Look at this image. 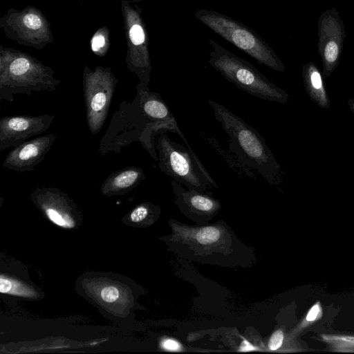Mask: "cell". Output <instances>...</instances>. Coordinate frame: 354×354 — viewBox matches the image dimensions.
I'll return each instance as SVG.
<instances>
[{
	"label": "cell",
	"instance_id": "obj_1",
	"mask_svg": "<svg viewBox=\"0 0 354 354\" xmlns=\"http://www.w3.org/2000/svg\"><path fill=\"white\" fill-rule=\"evenodd\" d=\"M167 244L178 256L201 263L223 267L251 266L254 254L223 221L212 225H188L169 222Z\"/></svg>",
	"mask_w": 354,
	"mask_h": 354
},
{
	"label": "cell",
	"instance_id": "obj_2",
	"mask_svg": "<svg viewBox=\"0 0 354 354\" xmlns=\"http://www.w3.org/2000/svg\"><path fill=\"white\" fill-rule=\"evenodd\" d=\"M208 104L227 135L230 151L240 164L255 171L270 185L279 187L282 182L281 168L264 138L223 105L211 100Z\"/></svg>",
	"mask_w": 354,
	"mask_h": 354
},
{
	"label": "cell",
	"instance_id": "obj_3",
	"mask_svg": "<svg viewBox=\"0 0 354 354\" xmlns=\"http://www.w3.org/2000/svg\"><path fill=\"white\" fill-rule=\"evenodd\" d=\"M136 96L130 106V128L133 140H138L150 156L158 160L155 136L171 131L189 144L178 127L170 109L158 93L151 91L140 82L136 86Z\"/></svg>",
	"mask_w": 354,
	"mask_h": 354
},
{
	"label": "cell",
	"instance_id": "obj_4",
	"mask_svg": "<svg viewBox=\"0 0 354 354\" xmlns=\"http://www.w3.org/2000/svg\"><path fill=\"white\" fill-rule=\"evenodd\" d=\"M161 172L188 189L204 192L218 185L192 147L173 141L165 132L158 134L155 142Z\"/></svg>",
	"mask_w": 354,
	"mask_h": 354
},
{
	"label": "cell",
	"instance_id": "obj_5",
	"mask_svg": "<svg viewBox=\"0 0 354 354\" xmlns=\"http://www.w3.org/2000/svg\"><path fill=\"white\" fill-rule=\"evenodd\" d=\"M210 64L227 81L262 100L285 104L288 93L248 62L227 53L213 54Z\"/></svg>",
	"mask_w": 354,
	"mask_h": 354
},
{
	"label": "cell",
	"instance_id": "obj_6",
	"mask_svg": "<svg viewBox=\"0 0 354 354\" xmlns=\"http://www.w3.org/2000/svg\"><path fill=\"white\" fill-rule=\"evenodd\" d=\"M60 81L49 73L35 66L25 57L12 60L7 69L1 71L0 77V101L12 102L14 95H30L35 92H54L57 90Z\"/></svg>",
	"mask_w": 354,
	"mask_h": 354
},
{
	"label": "cell",
	"instance_id": "obj_7",
	"mask_svg": "<svg viewBox=\"0 0 354 354\" xmlns=\"http://www.w3.org/2000/svg\"><path fill=\"white\" fill-rule=\"evenodd\" d=\"M118 80L104 71L86 73L83 80L86 118L90 132L99 133L106 120Z\"/></svg>",
	"mask_w": 354,
	"mask_h": 354
},
{
	"label": "cell",
	"instance_id": "obj_8",
	"mask_svg": "<svg viewBox=\"0 0 354 354\" xmlns=\"http://www.w3.org/2000/svg\"><path fill=\"white\" fill-rule=\"evenodd\" d=\"M205 24L254 57L259 63L274 70L284 71L285 67L276 55L245 28L221 16L206 15L198 17Z\"/></svg>",
	"mask_w": 354,
	"mask_h": 354
},
{
	"label": "cell",
	"instance_id": "obj_9",
	"mask_svg": "<svg viewBox=\"0 0 354 354\" xmlns=\"http://www.w3.org/2000/svg\"><path fill=\"white\" fill-rule=\"evenodd\" d=\"M318 53L322 64V77L328 78L339 65L346 37L344 21L335 8L324 10L317 22Z\"/></svg>",
	"mask_w": 354,
	"mask_h": 354
},
{
	"label": "cell",
	"instance_id": "obj_10",
	"mask_svg": "<svg viewBox=\"0 0 354 354\" xmlns=\"http://www.w3.org/2000/svg\"><path fill=\"white\" fill-rule=\"evenodd\" d=\"M55 116L15 115L0 119V151L17 147L32 137L46 133L51 126Z\"/></svg>",
	"mask_w": 354,
	"mask_h": 354
},
{
	"label": "cell",
	"instance_id": "obj_11",
	"mask_svg": "<svg viewBox=\"0 0 354 354\" xmlns=\"http://www.w3.org/2000/svg\"><path fill=\"white\" fill-rule=\"evenodd\" d=\"M174 203L180 211L198 225L207 224L220 211V201L210 192L186 189L174 180H171Z\"/></svg>",
	"mask_w": 354,
	"mask_h": 354
},
{
	"label": "cell",
	"instance_id": "obj_12",
	"mask_svg": "<svg viewBox=\"0 0 354 354\" xmlns=\"http://www.w3.org/2000/svg\"><path fill=\"white\" fill-rule=\"evenodd\" d=\"M56 138L55 134L48 133L28 140L13 147L6 156L2 165L16 172L31 171L44 160Z\"/></svg>",
	"mask_w": 354,
	"mask_h": 354
},
{
	"label": "cell",
	"instance_id": "obj_13",
	"mask_svg": "<svg viewBox=\"0 0 354 354\" xmlns=\"http://www.w3.org/2000/svg\"><path fill=\"white\" fill-rule=\"evenodd\" d=\"M32 202L55 224L69 227L74 224L71 214L75 204L62 190L53 187H38L30 194Z\"/></svg>",
	"mask_w": 354,
	"mask_h": 354
},
{
	"label": "cell",
	"instance_id": "obj_14",
	"mask_svg": "<svg viewBox=\"0 0 354 354\" xmlns=\"http://www.w3.org/2000/svg\"><path fill=\"white\" fill-rule=\"evenodd\" d=\"M146 177L142 168L124 167L110 174L103 180L100 191L108 196L124 194L136 188Z\"/></svg>",
	"mask_w": 354,
	"mask_h": 354
},
{
	"label": "cell",
	"instance_id": "obj_15",
	"mask_svg": "<svg viewBox=\"0 0 354 354\" xmlns=\"http://www.w3.org/2000/svg\"><path fill=\"white\" fill-rule=\"evenodd\" d=\"M304 86L310 99L320 108L328 109L330 106L322 74L313 62L303 66L301 72Z\"/></svg>",
	"mask_w": 354,
	"mask_h": 354
},
{
	"label": "cell",
	"instance_id": "obj_16",
	"mask_svg": "<svg viewBox=\"0 0 354 354\" xmlns=\"http://www.w3.org/2000/svg\"><path fill=\"white\" fill-rule=\"evenodd\" d=\"M321 338L332 351L354 353V336L322 334Z\"/></svg>",
	"mask_w": 354,
	"mask_h": 354
},
{
	"label": "cell",
	"instance_id": "obj_17",
	"mask_svg": "<svg viewBox=\"0 0 354 354\" xmlns=\"http://www.w3.org/2000/svg\"><path fill=\"white\" fill-rule=\"evenodd\" d=\"M160 207L151 203L146 202L137 205L129 214L130 220L133 223H140L148 218L157 217Z\"/></svg>",
	"mask_w": 354,
	"mask_h": 354
},
{
	"label": "cell",
	"instance_id": "obj_18",
	"mask_svg": "<svg viewBox=\"0 0 354 354\" xmlns=\"http://www.w3.org/2000/svg\"><path fill=\"white\" fill-rule=\"evenodd\" d=\"M322 315V308L319 301L315 303L308 310L305 318L293 330L292 334L297 335L303 329L309 326L315 322L319 320Z\"/></svg>",
	"mask_w": 354,
	"mask_h": 354
},
{
	"label": "cell",
	"instance_id": "obj_19",
	"mask_svg": "<svg viewBox=\"0 0 354 354\" xmlns=\"http://www.w3.org/2000/svg\"><path fill=\"white\" fill-rule=\"evenodd\" d=\"M284 340V333L281 328L276 330L271 335L268 341V349L270 351H277L279 349Z\"/></svg>",
	"mask_w": 354,
	"mask_h": 354
},
{
	"label": "cell",
	"instance_id": "obj_20",
	"mask_svg": "<svg viewBox=\"0 0 354 354\" xmlns=\"http://www.w3.org/2000/svg\"><path fill=\"white\" fill-rule=\"evenodd\" d=\"M119 296V290L114 286L104 287L100 292V297L106 303H113L115 301L118 299Z\"/></svg>",
	"mask_w": 354,
	"mask_h": 354
},
{
	"label": "cell",
	"instance_id": "obj_21",
	"mask_svg": "<svg viewBox=\"0 0 354 354\" xmlns=\"http://www.w3.org/2000/svg\"><path fill=\"white\" fill-rule=\"evenodd\" d=\"M129 37L131 42L139 45L145 41V33L142 27L138 24L133 25L129 30Z\"/></svg>",
	"mask_w": 354,
	"mask_h": 354
},
{
	"label": "cell",
	"instance_id": "obj_22",
	"mask_svg": "<svg viewBox=\"0 0 354 354\" xmlns=\"http://www.w3.org/2000/svg\"><path fill=\"white\" fill-rule=\"evenodd\" d=\"M160 346L163 350L167 351H182V345L176 339L167 337L162 340Z\"/></svg>",
	"mask_w": 354,
	"mask_h": 354
},
{
	"label": "cell",
	"instance_id": "obj_23",
	"mask_svg": "<svg viewBox=\"0 0 354 354\" xmlns=\"http://www.w3.org/2000/svg\"><path fill=\"white\" fill-rule=\"evenodd\" d=\"M23 21L24 25L30 28L33 30H37L41 26V21L40 18L33 14H28L26 15Z\"/></svg>",
	"mask_w": 354,
	"mask_h": 354
},
{
	"label": "cell",
	"instance_id": "obj_24",
	"mask_svg": "<svg viewBox=\"0 0 354 354\" xmlns=\"http://www.w3.org/2000/svg\"><path fill=\"white\" fill-rule=\"evenodd\" d=\"M105 44V39L102 35H96L92 41V50L93 51H97Z\"/></svg>",
	"mask_w": 354,
	"mask_h": 354
},
{
	"label": "cell",
	"instance_id": "obj_25",
	"mask_svg": "<svg viewBox=\"0 0 354 354\" xmlns=\"http://www.w3.org/2000/svg\"><path fill=\"white\" fill-rule=\"evenodd\" d=\"M0 282V292L1 293H8L11 291L12 285L10 280L3 279V277H1Z\"/></svg>",
	"mask_w": 354,
	"mask_h": 354
},
{
	"label": "cell",
	"instance_id": "obj_26",
	"mask_svg": "<svg viewBox=\"0 0 354 354\" xmlns=\"http://www.w3.org/2000/svg\"><path fill=\"white\" fill-rule=\"evenodd\" d=\"M258 348L246 339H243L240 344L239 351H257Z\"/></svg>",
	"mask_w": 354,
	"mask_h": 354
},
{
	"label": "cell",
	"instance_id": "obj_27",
	"mask_svg": "<svg viewBox=\"0 0 354 354\" xmlns=\"http://www.w3.org/2000/svg\"><path fill=\"white\" fill-rule=\"evenodd\" d=\"M348 105L352 111L353 114L354 115V99H350L348 101Z\"/></svg>",
	"mask_w": 354,
	"mask_h": 354
}]
</instances>
